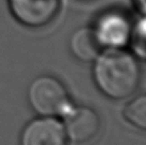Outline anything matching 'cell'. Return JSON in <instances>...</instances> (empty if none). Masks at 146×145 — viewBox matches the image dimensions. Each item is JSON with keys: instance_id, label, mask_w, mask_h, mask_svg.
Listing matches in <instances>:
<instances>
[{"instance_id": "obj_1", "label": "cell", "mask_w": 146, "mask_h": 145, "mask_svg": "<svg viewBox=\"0 0 146 145\" xmlns=\"http://www.w3.org/2000/svg\"><path fill=\"white\" fill-rule=\"evenodd\" d=\"M94 81L106 96L124 99L133 94L140 81V69L134 57L119 48H111L95 59Z\"/></svg>"}, {"instance_id": "obj_2", "label": "cell", "mask_w": 146, "mask_h": 145, "mask_svg": "<svg viewBox=\"0 0 146 145\" xmlns=\"http://www.w3.org/2000/svg\"><path fill=\"white\" fill-rule=\"evenodd\" d=\"M28 100L34 111L43 116H64L72 108L64 85L50 76H41L31 82Z\"/></svg>"}, {"instance_id": "obj_3", "label": "cell", "mask_w": 146, "mask_h": 145, "mask_svg": "<svg viewBox=\"0 0 146 145\" xmlns=\"http://www.w3.org/2000/svg\"><path fill=\"white\" fill-rule=\"evenodd\" d=\"M9 5L21 24L38 28L54 18L60 8V0H9Z\"/></svg>"}, {"instance_id": "obj_4", "label": "cell", "mask_w": 146, "mask_h": 145, "mask_svg": "<svg viewBox=\"0 0 146 145\" xmlns=\"http://www.w3.org/2000/svg\"><path fill=\"white\" fill-rule=\"evenodd\" d=\"M63 124L56 118L44 116L30 122L21 133V145H66Z\"/></svg>"}, {"instance_id": "obj_5", "label": "cell", "mask_w": 146, "mask_h": 145, "mask_svg": "<svg viewBox=\"0 0 146 145\" xmlns=\"http://www.w3.org/2000/svg\"><path fill=\"white\" fill-rule=\"evenodd\" d=\"M66 136L76 143H84L93 139L99 131L100 120L93 109L88 107L72 108L64 115Z\"/></svg>"}, {"instance_id": "obj_6", "label": "cell", "mask_w": 146, "mask_h": 145, "mask_svg": "<svg viewBox=\"0 0 146 145\" xmlns=\"http://www.w3.org/2000/svg\"><path fill=\"white\" fill-rule=\"evenodd\" d=\"M94 30L102 46L119 48L128 42L131 28L125 16L118 13H109L98 20Z\"/></svg>"}, {"instance_id": "obj_7", "label": "cell", "mask_w": 146, "mask_h": 145, "mask_svg": "<svg viewBox=\"0 0 146 145\" xmlns=\"http://www.w3.org/2000/svg\"><path fill=\"white\" fill-rule=\"evenodd\" d=\"M69 47L74 56L81 61H93L102 53V43L98 40L95 30L92 28H80L70 37Z\"/></svg>"}, {"instance_id": "obj_8", "label": "cell", "mask_w": 146, "mask_h": 145, "mask_svg": "<svg viewBox=\"0 0 146 145\" xmlns=\"http://www.w3.org/2000/svg\"><path fill=\"white\" fill-rule=\"evenodd\" d=\"M124 116L132 125L141 129L146 128V97L144 95L130 101L124 110Z\"/></svg>"}, {"instance_id": "obj_9", "label": "cell", "mask_w": 146, "mask_h": 145, "mask_svg": "<svg viewBox=\"0 0 146 145\" xmlns=\"http://www.w3.org/2000/svg\"><path fill=\"white\" fill-rule=\"evenodd\" d=\"M128 42H130L132 50L138 55V57L143 59L145 57V19L144 17L141 18V20L133 28H131Z\"/></svg>"}, {"instance_id": "obj_10", "label": "cell", "mask_w": 146, "mask_h": 145, "mask_svg": "<svg viewBox=\"0 0 146 145\" xmlns=\"http://www.w3.org/2000/svg\"><path fill=\"white\" fill-rule=\"evenodd\" d=\"M134 2L138 7L139 11H141L142 14L145 13V8H146V0H134Z\"/></svg>"}]
</instances>
